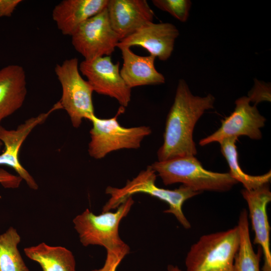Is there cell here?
I'll list each match as a JSON object with an SVG mask.
<instances>
[{"mask_svg":"<svg viewBox=\"0 0 271 271\" xmlns=\"http://www.w3.org/2000/svg\"><path fill=\"white\" fill-rule=\"evenodd\" d=\"M159 9L168 13L179 21L186 22L189 16L192 3L190 0H153Z\"/></svg>","mask_w":271,"mask_h":271,"instance_id":"22","label":"cell"},{"mask_svg":"<svg viewBox=\"0 0 271 271\" xmlns=\"http://www.w3.org/2000/svg\"><path fill=\"white\" fill-rule=\"evenodd\" d=\"M77 58L57 64L55 73L62 88L59 101L69 116L74 127H79L83 119L90 120L95 115L92 101L93 89L81 76Z\"/></svg>","mask_w":271,"mask_h":271,"instance_id":"6","label":"cell"},{"mask_svg":"<svg viewBox=\"0 0 271 271\" xmlns=\"http://www.w3.org/2000/svg\"><path fill=\"white\" fill-rule=\"evenodd\" d=\"M124 110L125 108L120 106L112 117L100 118L95 115L91 118L92 127L90 130L91 139L88 149L90 157L99 160L118 150L138 149L143 139L151 133L149 126L127 128L121 126L117 117Z\"/></svg>","mask_w":271,"mask_h":271,"instance_id":"5","label":"cell"},{"mask_svg":"<svg viewBox=\"0 0 271 271\" xmlns=\"http://www.w3.org/2000/svg\"><path fill=\"white\" fill-rule=\"evenodd\" d=\"M27 94L24 68L12 64L0 69V125L23 105Z\"/></svg>","mask_w":271,"mask_h":271,"instance_id":"16","label":"cell"},{"mask_svg":"<svg viewBox=\"0 0 271 271\" xmlns=\"http://www.w3.org/2000/svg\"><path fill=\"white\" fill-rule=\"evenodd\" d=\"M62 109L58 101L46 112L32 117L20 124L16 129L9 130L0 125V141L5 145V149L0 155V165H6L13 168L32 189L37 190L38 185L19 161L21 147L30 132L38 125L44 122L54 111Z\"/></svg>","mask_w":271,"mask_h":271,"instance_id":"11","label":"cell"},{"mask_svg":"<svg viewBox=\"0 0 271 271\" xmlns=\"http://www.w3.org/2000/svg\"><path fill=\"white\" fill-rule=\"evenodd\" d=\"M179 35V31L174 25L152 22L121 40L116 47L140 46L147 50L150 55L166 61L171 56Z\"/></svg>","mask_w":271,"mask_h":271,"instance_id":"12","label":"cell"},{"mask_svg":"<svg viewBox=\"0 0 271 271\" xmlns=\"http://www.w3.org/2000/svg\"><path fill=\"white\" fill-rule=\"evenodd\" d=\"M23 179L18 175H13L0 168V184L5 188L16 189L19 187Z\"/></svg>","mask_w":271,"mask_h":271,"instance_id":"25","label":"cell"},{"mask_svg":"<svg viewBox=\"0 0 271 271\" xmlns=\"http://www.w3.org/2000/svg\"><path fill=\"white\" fill-rule=\"evenodd\" d=\"M24 252L30 259L39 263L43 271H76L74 255L65 247L42 242L25 248Z\"/></svg>","mask_w":271,"mask_h":271,"instance_id":"18","label":"cell"},{"mask_svg":"<svg viewBox=\"0 0 271 271\" xmlns=\"http://www.w3.org/2000/svg\"><path fill=\"white\" fill-rule=\"evenodd\" d=\"M241 193L247 203L248 216L255 234L253 244L259 245L263 254L262 271H271L270 228L266 210L267 206L271 201L268 184L252 190L244 189Z\"/></svg>","mask_w":271,"mask_h":271,"instance_id":"13","label":"cell"},{"mask_svg":"<svg viewBox=\"0 0 271 271\" xmlns=\"http://www.w3.org/2000/svg\"><path fill=\"white\" fill-rule=\"evenodd\" d=\"M236 138H230L222 141L220 145L221 152L225 158L228 166L230 176L238 183H241L244 189L252 190L257 189L270 181L271 172L258 176H252L246 174L242 170L238 163V152L236 146Z\"/></svg>","mask_w":271,"mask_h":271,"instance_id":"20","label":"cell"},{"mask_svg":"<svg viewBox=\"0 0 271 271\" xmlns=\"http://www.w3.org/2000/svg\"><path fill=\"white\" fill-rule=\"evenodd\" d=\"M247 96L236 100L235 107L228 117L221 120L220 127L214 133L200 140L199 145L204 146L214 142L220 143L224 139L247 136L252 140L262 138L260 128L265 125V118L261 115L256 105L250 104Z\"/></svg>","mask_w":271,"mask_h":271,"instance_id":"10","label":"cell"},{"mask_svg":"<svg viewBox=\"0 0 271 271\" xmlns=\"http://www.w3.org/2000/svg\"><path fill=\"white\" fill-rule=\"evenodd\" d=\"M20 241L19 234L13 227L0 234V271H30L18 248Z\"/></svg>","mask_w":271,"mask_h":271,"instance_id":"21","label":"cell"},{"mask_svg":"<svg viewBox=\"0 0 271 271\" xmlns=\"http://www.w3.org/2000/svg\"><path fill=\"white\" fill-rule=\"evenodd\" d=\"M71 38L73 47L85 60L110 56L120 40L111 27L106 7L80 25Z\"/></svg>","mask_w":271,"mask_h":271,"instance_id":"8","label":"cell"},{"mask_svg":"<svg viewBox=\"0 0 271 271\" xmlns=\"http://www.w3.org/2000/svg\"><path fill=\"white\" fill-rule=\"evenodd\" d=\"M250 102L255 103V105L264 100L270 101V87L264 83L255 79L254 85L248 93L247 96Z\"/></svg>","mask_w":271,"mask_h":271,"instance_id":"24","label":"cell"},{"mask_svg":"<svg viewBox=\"0 0 271 271\" xmlns=\"http://www.w3.org/2000/svg\"><path fill=\"white\" fill-rule=\"evenodd\" d=\"M22 2L21 0H0V18L11 17Z\"/></svg>","mask_w":271,"mask_h":271,"instance_id":"26","label":"cell"},{"mask_svg":"<svg viewBox=\"0 0 271 271\" xmlns=\"http://www.w3.org/2000/svg\"><path fill=\"white\" fill-rule=\"evenodd\" d=\"M168 271H182L178 266L171 264L168 266Z\"/></svg>","mask_w":271,"mask_h":271,"instance_id":"27","label":"cell"},{"mask_svg":"<svg viewBox=\"0 0 271 271\" xmlns=\"http://www.w3.org/2000/svg\"><path fill=\"white\" fill-rule=\"evenodd\" d=\"M80 72L87 79L93 91L115 99L126 107L130 101L131 89L122 78L119 63H113L110 56L84 60L79 64Z\"/></svg>","mask_w":271,"mask_h":271,"instance_id":"9","label":"cell"},{"mask_svg":"<svg viewBox=\"0 0 271 271\" xmlns=\"http://www.w3.org/2000/svg\"><path fill=\"white\" fill-rule=\"evenodd\" d=\"M156 172L149 166L132 180H127L123 187H107L105 193L110 197L103 207L102 212L116 209L133 194L146 193L166 202L169 209L164 213L173 214L185 229L190 228L191 224L183 212L182 206L187 200L201 193L183 185L174 190L160 188L156 185Z\"/></svg>","mask_w":271,"mask_h":271,"instance_id":"2","label":"cell"},{"mask_svg":"<svg viewBox=\"0 0 271 271\" xmlns=\"http://www.w3.org/2000/svg\"><path fill=\"white\" fill-rule=\"evenodd\" d=\"M239 242L237 226L202 236L187 253V271H233Z\"/></svg>","mask_w":271,"mask_h":271,"instance_id":"4","label":"cell"},{"mask_svg":"<svg viewBox=\"0 0 271 271\" xmlns=\"http://www.w3.org/2000/svg\"><path fill=\"white\" fill-rule=\"evenodd\" d=\"M129 246L111 250H106V257L103 266L92 271H116L124 256L129 252Z\"/></svg>","mask_w":271,"mask_h":271,"instance_id":"23","label":"cell"},{"mask_svg":"<svg viewBox=\"0 0 271 271\" xmlns=\"http://www.w3.org/2000/svg\"><path fill=\"white\" fill-rule=\"evenodd\" d=\"M133 203L130 197L120 205L115 212H102L96 215L86 209L76 216L73 222L82 245H98L104 247L106 250L128 246L120 238L118 227L121 220L128 214Z\"/></svg>","mask_w":271,"mask_h":271,"instance_id":"7","label":"cell"},{"mask_svg":"<svg viewBox=\"0 0 271 271\" xmlns=\"http://www.w3.org/2000/svg\"><path fill=\"white\" fill-rule=\"evenodd\" d=\"M123 64L120 75L126 85L132 88L148 85L163 84L164 76L155 66L156 57L153 55L142 56L134 53L127 47H118Z\"/></svg>","mask_w":271,"mask_h":271,"instance_id":"17","label":"cell"},{"mask_svg":"<svg viewBox=\"0 0 271 271\" xmlns=\"http://www.w3.org/2000/svg\"><path fill=\"white\" fill-rule=\"evenodd\" d=\"M237 227L240 235L239 246L235 256L233 271H260L259 262L260 248L254 251L250 239L247 211L243 209L240 213Z\"/></svg>","mask_w":271,"mask_h":271,"instance_id":"19","label":"cell"},{"mask_svg":"<svg viewBox=\"0 0 271 271\" xmlns=\"http://www.w3.org/2000/svg\"><path fill=\"white\" fill-rule=\"evenodd\" d=\"M106 10L111 27L120 40L153 22L154 17L146 0H108Z\"/></svg>","mask_w":271,"mask_h":271,"instance_id":"14","label":"cell"},{"mask_svg":"<svg viewBox=\"0 0 271 271\" xmlns=\"http://www.w3.org/2000/svg\"><path fill=\"white\" fill-rule=\"evenodd\" d=\"M151 167L165 185L180 183L200 193L204 191L226 192L238 183L228 173L206 170L195 156L158 161Z\"/></svg>","mask_w":271,"mask_h":271,"instance_id":"3","label":"cell"},{"mask_svg":"<svg viewBox=\"0 0 271 271\" xmlns=\"http://www.w3.org/2000/svg\"><path fill=\"white\" fill-rule=\"evenodd\" d=\"M3 144L2 143V142L0 141V150L1 149V148L3 146Z\"/></svg>","mask_w":271,"mask_h":271,"instance_id":"28","label":"cell"},{"mask_svg":"<svg viewBox=\"0 0 271 271\" xmlns=\"http://www.w3.org/2000/svg\"><path fill=\"white\" fill-rule=\"evenodd\" d=\"M108 0H63L55 6L52 19L64 35L70 36L85 21L106 8Z\"/></svg>","mask_w":271,"mask_h":271,"instance_id":"15","label":"cell"},{"mask_svg":"<svg viewBox=\"0 0 271 271\" xmlns=\"http://www.w3.org/2000/svg\"><path fill=\"white\" fill-rule=\"evenodd\" d=\"M215 100L211 94L204 97L194 95L186 81L179 79L167 115L164 142L157 152L158 161L197 154L194 128L205 111L214 107Z\"/></svg>","mask_w":271,"mask_h":271,"instance_id":"1","label":"cell"}]
</instances>
